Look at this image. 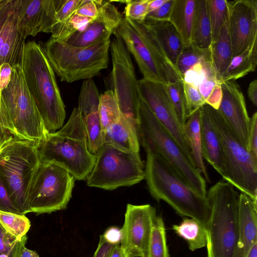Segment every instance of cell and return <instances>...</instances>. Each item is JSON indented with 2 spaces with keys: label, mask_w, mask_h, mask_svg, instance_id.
Segmentation results:
<instances>
[{
  "label": "cell",
  "mask_w": 257,
  "mask_h": 257,
  "mask_svg": "<svg viewBox=\"0 0 257 257\" xmlns=\"http://www.w3.org/2000/svg\"><path fill=\"white\" fill-rule=\"evenodd\" d=\"M145 179L156 200H163L179 215L195 220L206 232L210 216L206 197L192 188L164 160L147 154Z\"/></svg>",
  "instance_id": "1"
},
{
  "label": "cell",
  "mask_w": 257,
  "mask_h": 257,
  "mask_svg": "<svg viewBox=\"0 0 257 257\" xmlns=\"http://www.w3.org/2000/svg\"><path fill=\"white\" fill-rule=\"evenodd\" d=\"M40 163L54 162L68 171L75 180H85L96 156L89 151L81 113L73 108L67 123L50 133L38 148Z\"/></svg>",
  "instance_id": "2"
},
{
  "label": "cell",
  "mask_w": 257,
  "mask_h": 257,
  "mask_svg": "<svg viewBox=\"0 0 257 257\" xmlns=\"http://www.w3.org/2000/svg\"><path fill=\"white\" fill-rule=\"evenodd\" d=\"M22 68L26 85L45 125L50 133L61 128L65 107L55 73L41 46L35 41L25 44Z\"/></svg>",
  "instance_id": "3"
},
{
  "label": "cell",
  "mask_w": 257,
  "mask_h": 257,
  "mask_svg": "<svg viewBox=\"0 0 257 257\" xmlns=\"http://www.w3.org/2000/svg\"><path fill=\"white\" fill-rule=\"evenodd\" d=\"M0 124L15 138L39 147L50 132L28 89L22 66L12 67L10 82L1 92Z\"/></svg>",
  "instance_id": "4"
},
{
  "label": "cell",
  "mask_w": 257,
  "mask_h": 257,
  "mask_svg": "<svg viewBox=\"0 0 257 257\" xmlns=\"http://www.w3.org/2000/svg\"><path fill=\"white\" fill-rule=\"evenodd\" d=\"M210 216L206 230L207 257H233L238 237L239 194L224 180L207 192Z\"/></svg>",
  "instance_id": "5"
},
{
  "label": "cell",
  "mask_w": 257,
  "mask_h": 257,
  "mask_svg": "<svg viewBox=\"0 0 257 257\" xmlns=\"http://www.w3.org/2000/svg\"><path fill=\"white\" fill-rule=\"evenodd\" d=\"M139 137L147 154L164 160L196 192L206 197V181L180 147L141 99Z\"/></svg>",
  "instance_id": "6"
},
{
  "label": "cell",
  "mask_w": 257,
  "mask_h": 257,
  "mask_svg": "<svg viewBox=\"0 0 257 257\" xmlns=\"http://www.w3.org/2000/svg\"><path fill=\"white\" fill-rule=\"evenodd\" d=\"M39 146L10 135L0 149V178L21 214L29 213L27 196L40 164Z\"/></svg>",
  "instance_id": "7"
},
{
  "label": "cell",
  "mask_w": 257,
  "mask_h": 257,
  "mask_svg": "<svg viewBox=\"0 0 257 257\" xmlns=\"http://www.w3.org/2000/svg\"><path fill=\"white\" fill-rule=\"evenodd\" d=\"M110 42L77 47L51 37L41 47L55 74L71 83L91 79L107 68Z\"/></svg>",
  "instance_id": "8"
},
{
  "label": "cell",
  "mask_w": 257,
  "mask_h": 257,
  "mask_svg": "<svg viewBox=\"0 0 257 257\" xmlns=\"http://www.w3.org/2000/svg\"><path fill=\"white\" fill-rule=\"evenodd\" d=\"M113 33L122 39L143 78L164 84L182 79L178 70L142 22L124 17Z\"/></svg>",
  "instance_id": "9"
},
{
  "label": "cell",
  "mask_w": 257,
  "mask_h": 257,
  "mask_svg": "<svg viewBox=\"0 0 257 257\" xmlns=\"http://www.w3.org/2000/svg\"><path fill=\"white\" fill-rule=\"evenodd\" d=\"M206 105L222 147L225 169L223 180L257 201V158L241 144L217 109Z\"/></svg>",
  "instance_id": "10"
},
{
  "label": "cell",
  "mask_w": 257,
  "mask_h": 257,
  "mask_svg": "<svg viewBox=\"0 0 257 257\" xmlns=\"http://www.w3.org/2000/svg\"><path fill=\"white\" fill-rule=\"evenodd\" d=\"M94 165L87 177L88 186L113 190L131 186L145 179V169L139 153L128 152L104 143Z\"/></svg>",
  "instance_id": "11"
},
{
  "label": "cell",
  "mask_w": 257,
  "mask_h": 257,
  "mask_svg": "<svg viewBox=\"0 0 257 257\" xmlns=\"http://www.w3.org/2000/svg\"><path fill=\"white\" fill-rule=\"evenodd\" d=\"M75 181L68 171L58 164L40 163L28 190L29 212L40 214L65 209L71 198Z\"/></svg>",
  "instance_id": "12"
},
{
  "label": "cell",
  "mask_w": 257,
  "mask_h": 257,
  "mask_svg": "<svg viewBox=\"0 0 257 257\" xmlns=\"http://www.w3.org/2000/svg\"><path fill=\"white\" fill-rule=\"evenodd\" d=\"M110 45L112 70L109 76L110 89L113 92L122 115L138 131L141 98L139 80L130 54L122 39L113 33Z\"/></svg>",
  "instance_id": "13"
},
{
  "label": "cell",
  "mask_w": 257,
  "mask_h": 257,
  "mask_svg": "<svg viewBox=\"0 0 257 257\" xmlns=\"http://www.w3.org/2000/svg\"><path fill=\"white\" fill-rule=\"evenodd\" d=\"M140 98L192 161L190 148L166 90L165 84L142 78L139 80ZM193 163V162H192Z\"/></svg>",
  "instance_id": "14"
},
{
  "label": "cell",
  "mask_w": 257,
  "mask_h": 257,
  "mask_svg": "<svg viewBox=\"0 0 257 257\" xmlns=\"http://www.w3.org/2000/svg\"><path fill=\"white\" fill-rule=\"evenodd\" d=\"M156 215L155 208L150 204H127L120 242L125 257H147L153 222Z\"/></svg>",
  "instance_id": "15"
},
{
  "label": "cell",
  "mask_w": 257,
  "mask_h": 257,
  "mask_svg": "<svg viewBox=\"0 0 257 257\" xmlns=\"http://www.w3.org/2000/svg\"><path fill=\"white\" fill-rule=\"evenodd\" d=\"M228 5V29L234 57L257 40V1L237 0Z\"/></svg>",
  "instance_id": "16"
},
{
  "label": "cell",
  "mask_w": 257,
  "mask_h": 257,
  "mask_svg": "<svg viewBox=\"0 0 257 257\" xmlns=\"http://www.w3.org/2000/svg\"><path fill=\"white\" fill-rule=\"evenodd\" d=\"M19 0H0V66L22 65L25 38L19 28Z\"/></svg>",
  "instance_id": "17"
},
{
  "label": "cell",
  "mask_w": 257,
  "mask_h": 257,
  "mask_svg": "<svg viewBox=\"0 0 257 257\" xmlns=\"http://www.w3.org/2000/svg\"><path fill=\"white\" fill-rule=\"evenodd\" d=\"M122 18L111 1L100 0L96 16L64 42L74 46L86 47L110 40V36L120 25Z\"/></svg>",
  "instance_id": "18"
},
{
  "label": "cell",
  "mask_w": 257,
  "mask_h": 257,
  "mask_svg": "<svg viewBox=\"0 0 257 257\" xmlns=\"http://www.w3.org/2000/svg\"><path fill=\"white\" fill-rule=\"evenodd\" d=\"M221 85L222 98L217 110L248 150L250 117L243 94L235 81H222Z\"/></svg>",
  "instance_id": "19"
},
{
  "label": "cell",
  "mask_w": 257,
  "mask_h": 257,
  "mask_svg": "<svg viewBox=\"0 0 257 257\" xmlns=\"http://www.w3.org/2000/svg\"><path fill=\"white\" fill-rule=\"evenodd\" d=\"M100 95L93 79L83 81L77 108L83 119L90 152L95 155L103 144L99 112Z\"/></svg>",
  "instance_id": "20"
},
{
  "label": "cell",
  "mask_w": 257,
  "mask_h": 257,
  "mask_svg": "<svg viewBox=\"0 0 257 257\" xmlns=\"http://www.w3.org/2000/svg\"><path fill=\"white\" fill-rule=\"evenodd\" d=\"M19 28L26 39L49 33L55 23L56 0H19Z\"/></svg>",
  "instance_id": "21"
},
{
  "label": "cell",
  "mask_w": 257,
  "mask_h": 257,
  "mask_svg": "<svg viewBox=\"0 0 257 257\" xmlns=\"http://www.w3.org/2000/svg\"><path fill=\"white\" fill-rule=\"evenodd\" d=\"M239 232L233 257H247L257 242V201L241 192L238 202Z\"/></svg>",
  "instance_id": "22"
},
{
  "label": "cell",
  "mask_w": 257,
  "mask_h": 257,
  "mask_svg": "<svg viewBox=\"0 0 257 257\" xmlns=\"http://www.w3.org/2000/svg\"><path fill=\"white\" fill-rule=\"evenodd\" d=\"M200 132L202 155L222 177L225 169L221 145L208 112L206 103L200 108Z\"/></svg>",
  "instance_id": "23"
},
{
  "label": "cell",
  "mask_w": 257,
  "mask_h": 257,
  "mask_svg": "<svg viewBox=\"0 0 257 257\" xmlns=\"http://www.w3.org/2000/svg\"><path fill=\"white\" fill-rule=\"evenodd\" d=\"M141 22L160 45L171 63L177 69L178 59L185 47L174 26L169 21L155 22L145 19Z\"/></svg>",
  "instance_id": "24"
},
{
  "label": "cell",
  "mask_w": 257,
  "mask_h": 257,
  "mask_svg": "<svg viewBox=\"0 0 257 257\" xmlns=\"http://www.w3.org/2000/svg\"><path fill=\"white\" fill-rule=\"evenodd\" d=\"M103 144H110L121 150L139 153L138 131L122 114L110 124L103 134Z\"/></svg>",
  "instance_id": "25"
},
{
  "label": "cell",
  "mask_w": 257,
  "mask_h": 257,
  "mask_svg": "<svg viewBox=\"0 0 257 257\" xmlns=\"http://www.w3.org/2000/svg\"><path fill=\"white\" fill-rule=\"evenodd\" d=\"M197 4V0H175L170 16L169 21L180 35L185 47L190 46Z\"/></svg>",
  "instance_id": "26"
},
{
  "label": "cell",
  "mask_w": 257,
  "mask_h": 257,
  "mask_svg": "<svg viewBox=\"0 0 257 257\" xmlns=\"http://www.w3.org/2000/svg\"><path fill=\"white\" fill-rule=\"evenodd\" d=\"M200 109L193 113L186 120L183 131L190 150L192 161L205 181L210 182L202 155L200 132Z\"/></svg>",
  "instance_id": "27"
},
{
  "label": "cell",
  "mask_w": 257,
  "mask_h": 257,
  "mask_svg": "<svg viewBox=\"0 0 257 257\" xmlns=\"http://www.w3.org/2000/svg\"><path fill=\"white\" fill-rule=\"evenodd\" d=\"M211 63L217 79L222 76L232 58V51L228 29V21L221 27L216 39L209 48Z\"/></svg>",
  "instance_id": "28"
},
{
  "label": "cell",
  "mask_w": 257,
  "mask_h": 257,
  "mask_svg": "<svg viewBox=\"0 0 257 257\" xmlns=\"http://www.w3.org/2000/svg\"><path fill=\"white\" fill-rule=\"evenodd\" d=\"M212 42L207 0H197L190 46L201 50H207Z\"/></svg>",
  "instance_id": "29"
},
{
  "label": "cell",
  "mask_w": 257,
  "mask_h": 257,
  "mask_svg": "<svg viewBox=\"0 0 257 257\" xmlns=\"http://www.w3.org/2000/svg\"><path fill=\"white\" fill-rule=\"evenodd\" d=\"M257 40L241 54L232 57L225 71L222 81H235L255 70L257 65Z\"/></svg>",
  "instance_id": "30"
},
{
  "label": "cell",
  "mask_w": 257,
  "mask_h": 257,
  "mask_svg": "<svg viewBox=\"0 0 257 257\" xmlns=\"http://www.w3.org/2000/svg\"><path fill=\"white\" fill-rule=\"evenodd\" d=\"M173 230L188 243L191 251L206 245V232L203 227L197 221L186 217L179 224H174Z\"/></svg>",
  "instance_id": "31"
},
{
  "label": "cell",
  "mask_w": 257,
  "mask_h": 257,
  "mask_svg": "<svg viewBox=\"0 0 257 257\" xmlns=\"http://www.w3.org/2000/svg\"><path fill=\"white\" fill-rule=\"evenodd\" d=\"M147 257H170L165 224L160 215L153 220Z\"/></svg>",
  "instance_id": "32"
},
{
  "label": "cell",
  "mask_w": 257,
  "mask_h": 257,
  "mask_svg": "<svg viewBox=\"0 0 257 257\" xmlns=\"http://www.w3.org/2000/svg\"><path fill=\"white\" fill-rule=\"evenodd\" d=\"M168 95L177 119L183 129L189 117L182 79L165 84Z\"/></svg>",
  "instance_id": "33"
},
{
  "label": "cell",
  "mask_w": 257,
  "mask_h": 257,
  "mask_svg": "<svg viewBox=\"0 0 257 257\" xmlns=\"http://www.w3.org/2000/svg\"><path fill=\"white\" fill-rule=\"evenodd\" d=\"M99 112L103 135L107 127L121 115L112 90L107 89L100 95Z\"/></svg>",
  "instance_id": "34"
},
{
  "label": "cell",
  "mask_w": 257,
  "mask_h": 257,
  "mask_svg": "<svg viewBox=\"0 0 257 257\" xmlns=\"http://www.w3.org/2000/svg\"><path fill=\"white\" fill-rule=\"evenodd\" d=\"M207 2L213 42L216 39L221 27L228 20V1L207 0Z\"/></svg>",
  "instance_id": "35"
},
{
  "label": "cell",
  "mask_w": 257,
  "mask_h": 257,
  "mask_svg": "<svg viewBox=\"0 0 257 257\" xmlns=\"http://www.w3.org/2000/svg\"><path fill=\"white\" fill-rule=\"evenodd\" d=\"M0 224L18 239L26 235L31 227L29 219L24 214L0 212Z\"/></svg>",
  "instance_id": "36"
},
{
  "label": "cell",
  "mask_w": 257,
  "mask_h": 257,
  "mask_svg": "<svg viewBox=\"0 0 257 257\" xmlns=\"http://www.w3.org/2000/svg\"><path fill=\"white\" fill-rule=\"evenodd\" d=\"M208 60H211L209 49L207 50H201L190 46L185 47L179 57L176 67L182 76L194 65Z\"/></svg>",
  "instance_id": "37"
},
{
  "label": "cell",
  "mask_w": 257,
  "mask_h": 257,
  "mask_svg": "<svg viewBox=\"0 0 257 257\" xmlns=\"http://www.w3.org/2000/svg\"><path fill=\"white\" fill-rule=\"evenodd\" d=\"M27 237L18 239L8 232L0 224V255L8 257H20L22 249L25 246Z\"/></svg>",
  "instance_id": "38"
},
{
  "label": "cell",
  "mask_w": 257,
  "mask_h": 257,
  "mask_svg": "<svg viewBox=\"0 0 257 257\" xmlns=\"http://www.w3.org/2000/svg\"><path fill=\"white\" fill-rule=\"evenodd\" d=\"M83 1V0H56V12L51 34L67 22Z\"/></svg>",
  "instance_id": "39"
},
{
  "label": "cell",
  "mask_w": 257,
  "mask_h": 257,
  "mask_svg": "<svg viewBox=\"0 0 257 257\" xmlns=\"http://www.w3.org/2000/svg\"><path fill=\"white\" fill-rule=\"evenodd\" d=\"M151 0L124 1L125 7L124 17L138 22L144 21L148 14V8Z\"/></svg>",
  "instance_id": "40"
},
{
  "label": "cell",
  "mask_w": 257,
  "mask_h": 257,
  "mask_svg": "<svg viewBox=\"0 0 257 257\" xmlns=\"http://www.w3.org/2000/svg\"><path fill=\"white\" fill-rule=\"evenodd\" d=\"M184 90L189 116L206 103L198 88L183 82Z\"/></svg>",
  "instance_id": "41"
},
{
  "label": "cell",
  "mask_w": 257,
  "mask_h": 257,
  "mask_svg": "<svg viewBox=\"0 0 257 257\" xmlns=\"http://www.w3.org/2000/svg\"><path fill=\"white\" fill-rule=\"evenodd\" d=\"M175 0H167L160 8L149 13L145 19L155 21H169Z\"/></svg>",
  "instance_id": "42"
},
{
  "label": "cell",
  "mask_w": 257,
  "mask_h": 257,
  "mask_svg": "<svg viewBox=\"0 0 257 257\" xmlns=\"http://www.w3.org/2000/svg\"><path fill=\"white\" fill-rule=\"evenodd\" d=\"M100 2V0H83L82 4L75 12L82 16L92 20L98 13Z\"/></svg>",
  "instance_id": "43"
},
{
  "label": "cell",
  "mask_w": 257,
  "mask_h": 257,
  "mask_svg": "<svg viewBox=\"0 0 257 257\" xmlns=\"http://www.w3.org/2000/svg\"><path fill=\"white\" fill-rule=\"evenodd\" d=\"M248 151L257 158V112L250 117V127L248 139Z\"/></svg>",
  "instance_id": "44"
},
{
  "label": "cell",
  "mask_w": 257,
  "mask_h": 257,
  "mask_svg": "<svg viewBox=\"0 0 257 257\" xmlns=\"http://www.w3.org/2000/svg\"><path fill=\"white\" fill-rule=\"evenodd\" d=\"M0 212L20 214L0 178Z\"/></svg>",
  "instance_id": "45"
},
{
  "label": "cell",
  "mask_w": 257,
  "mask_h": 257,
  "mask_svg": "<svg viewBox=\"0 0 257 257\" xmlns=\"http://www.w3.org/2000/svg\"><path fill=\"white\" fill-rule=\"evenodd\" d=\"M220 83H221V82L216 77H206L199 83L198 90L205 101L215 86Z\"/></svg>",
  "instance_id": "46"
},
{
  "label": "cell",
  "mask_w": 257,
  "mask_h": 257,
  "mask_svg": "<svg viewBox=\"0 0 257 257\" xmlns=\"http://www.w3.org/2000/svg\"><path fill=\"white\" fill-rule=\"evenodd\" d=\"M102 236L107 242L111 244H119L122 237L121 229L115 226L110 227L105 230Z\"/></svg>",
  "instance_id": "47"
},
{
  "label": "cell",
  "mask_w": 257,
  "mask_h": 257,
  "mask_svg": "<svg viewBox=\"0 0 257 257\" xmlns=\"http://www.w3.org/2000/svg\"><path fill=\"white\" fill-rule=\"evenodd\" d=\"M114 245L107 242L102 235H100L98 246L93 257H108Z\"/></svg>",
  "instance_id": "48"
},
{
  "label": "cell",
  "mask_w": 257,
  "mask_h": 257,
  "mask_svg": "<svg viewBox=\"0 0 257 257\" xmlns=\"http://www.w3.org/2000/svg\"><path fill=\"white\" fill-rule=\"evenodd\" d=\"M221 83H218L205 100V103L217 109L222 98V89Z\"/></svg>",
  "instance_id": "49"
},
{
  "label": "cell",
  "mask_w": 257,
  "mask_h": 257,
  "mask_svg": "<svg viewBox=\"0 0 257 257\" xmlns=\"http://www.w3.org/2000/svg\"><path fill=\"white\" fill-rule=\"evenodd\" d=\"M12 72V67L9 63H4L0 66V90L2 91L9 84Z\"/></svg>",
  "instance_id": "50"
},
{
  "label": "cell",
  "mask_w": 257,
  "mask_h": 257,
  "mask_svg": "<svg viewBox=\"0 0 257 257\" xmlns=\"http://www.w3.org/2000/svg\"><path fill=\"white\" fill-rule=\"evenodd\" d=\"M247 95L252 103L257 105V80H252L249 84L247 89Z\"/></svg>",
  "instance_id": "51"
},
{
  "label": "cell",
  "mask_w": 257,
  "mask_h": 257,
  "mask_svg": "<svg viewBox=\"0 0 257 257\" xmlns=\"http://www.w3.org/2000/svg\"><path fill=\"white\" fill-rule=\"evenodd\" d=\"M167 0H151L148 8V14L158 9Z\"/></svg>",
  "instance_id": "52"
},
{
  "label": "cell",
  "mask_w": 257,
  "mask_h": 257,
  "mask_svg": "<svg viewBox=\"0 0 257 257\" xmlns=\"http://www.w3.org/2000/svg\"><path fill=\"white\" fill-rule=\"evenodd\" d=\"M108 257H125L119 244L113 247Z\"/></svg>",
  "instance_id": "53"
},
{
  "label": "cell",
  "mask_w": 257,
  "mask_h": 257,
  "mask_svg": "<svg viewBox=\"0 0 257 257\" xmlns=\"http://www.w3.org/2000/svg\"><path fill=\"white\" fill-rule=\"evenodd\" d=\"M20 257H39V256L36 251L29 249L25 246L21 251Z\"/></svg>",
  "instance_id": "54"
},
{
  "label": "cell",
  "mask_w": 257,
  "mask_h": 257,
  "mask_svg": "<svg viewBox=\"0 0 257 257\" xmlns=\"http://www.w3.org/2000/svg\"><path fill=\"white\" fill-rule=\"evenodd\" d=\"M10 135L5 130L0 124V149Z\"/></svg>",
  "instance_id": "55"
},
{
  "label": "cell",
  "mask_w": 257,
  "mask_h": 257,
  "mask_svg": "<svg viewBox=\"0 0 257 257\" xmlns=\"http://www.w3.org/2000/svg\"><path fill=\"white\" fill-rule=\"evenodd\" d=\"M247 257H257V242L253 245Z\"/></svg>",
  "instance_id": "56"
},
{
  "label": "cell",
  "mask_w": 257,
  "mask_h": 257,
  "mask_svg": "<svg viewBox=\"0 0 257 257\" xmlns=\"http://www.w3.org/2000/svg\"><path fill=\"white\" fill-rule=\"evenodd\" d=\"M0 257H8V256L6 254H2L0 255Z\"/></svg>",
  "instance_id": "57"
},
{
  "label": "cell",
  "mask_w": 257,
  "mask_h": 257,
  "mask_svg": "<svg viewBox=\"0 0 257 257\" xmlns=\"http://www.w3.org/2000/svg\"><path fill=\"white\" fill-rule=\"evenodd\" d=\"M1 91L0 90V100H1Z\"/></svg>",
  "instance_id": "58"
}]
</instances>
